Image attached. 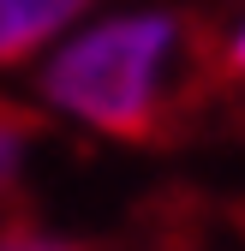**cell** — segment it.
Masks as SVG:
<instances>
[{"label": "cell", "instance_id": "3", "mask_svg": "<svg viewBox=\"0 0 245 251\" xmlns=\"http://www.w3.org/2000/svg\"><path fill=\"white\" fill-rule=\"evenodd\" d=\"M42 114L36 108H24V102H6L0 96V192L18 179V168L30 162V150L42 144Z\"/></svg>", "mask_w": 245, "mask_h": 251}, {"label": "cell", "instance_id": "2", "mask_svg": "<svg viewBox=\"0 0 245 251\" xmlns=\"http://www.w3.org/2000/svg\"><path fill=\"white\" fill-rule=\"evenodd\" d=\"M78 12H90V0H0V66L30 60Z\"/></svg>", "mask_w": 245, "mask_h": 251}, {"label": "cell", "instance_id": "4", "mask_svg": "<svg viewBox=\"0 0 245 251\" xmlns=\"http://www.w3.org/2000/svg\"><path fill=\"white\" fill-rule=\"evenodd\" d=\"M216 78H221V96L245 102V12L216 36Z\"/></svg>", "mask_w": 245, "mask_h": 251}, {"label": "cell", "instance_id": "1", "mask_svg": "<svg viewBox=\"0 0 245 251\" xmlns=\"http://www.w3.org/2000/svg\"><path fill=\"white\" fill-rule=\"evenodd\" d=\"M42 96L120 144H173L209 96H221L216 36L186 12L108 18L60 48Z\"/></svg>", "mask_w": 245, "mask_h": 251}]
</instances>
